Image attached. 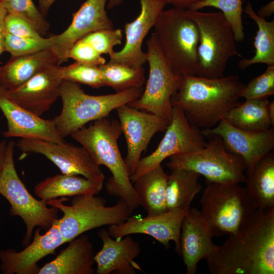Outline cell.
<instances>
[{"label":"cell","mask_w":274,"mask_h":274,"mask_svg":"<svg viewBox=\"0 0 274 274\" xmlns=\"http://www.w3.org/2000/svg\"><path fill=\"white\" fill-rule=\"evenodd\" d=\"M99 67L103 85L111 87L116 92L142 87L145 82L143 67H134L110 61Z\"/></svg>","instance_id":"1f68e13d"},{"label":"cell","mask_w":274,"mask_h":274,"mask_svg":"<svg viewBox=\"0 0 274 274\" xmlns=\"http://www.w3.org/2000/svg\"><path fill=\"white\" fill-rule=\"evenodd\" d=\"M122 133L119 121L107 117L83 126L70 136L89 152L97 164L110 170L112 176L105 184L108 193L122 198L133 212L140 205L118 147Z\"/></svg>","instance_id":"3957f363"},{"label":"cell","mask_w":274,"mask_h":274,"mask_svg":"<svg viewBox=\"0 0 274 274\" xmlns=\"http://www.w3.org/2000/svg\"><path fill=\"white\" fill-rule=\"evenodd\" d=\"M103 183L95 182L79 175L57 174L38 183L34 192L40 199L47 200L80 194L96 195Z\"/></svg>","instance_id":"484cf974"},{"label":"cell","mask_w":274,"mask_h":274,"mask_svg":"<svg viewBox=\"0 0 274 274\" xmlns=\"http://www.w3.org/2000/svg\"><path fill=\"white\" fill-rule=\"evenodd\" d=\"M7 12L0 1V55L5 51V37L6 33L5 21Z\"/></svg>","instance_id":"b9f144b4"},{"label":"cell","mask_w":274,"mask_h":274,"mask_svg":"<svg viewBox=\"0 0 274 274\" xmlns=\"http://www.w3.org/2000/svg\"><path fill=\"white\" fill-rule=\"evenodd\" d=\"M97 235L102 242V247L94 256L96 274H110L114 271L119 274H134L136 269L141 270L134 261L140 253V246L130 235L114 239L108 230L101 228Z\"/></svg>","instance_id":"603a6c76"},{"label":"cell","mask_w":274,"mask_h":274,"mask_svg":"<svg viewBox=\"0 0 274 274\" xmlns=\"http://www.w3.org/2000/svg\"><path fill=\"white\" fill-rule=\"evenodd\" d=\"M141 11L132 21L124 25L126 42L121 50L110 56V61L134 67H143L147 62L146 52L142 50L144 39L154 27L166 5L159 0H140Z\"/></svg>","instance_id":"ffe728a7"},{"label":"cell","mask_w":274,"mask_h":274,"mask_svg":"<svg viewBox=\"0 0 274 274\" xmlns=\"http://www.w3.org/2000/svg\"><path fill=\"white\" fill-rule=\"evenodd\" d=\"M269 117L272 126L274 125V101H270L268 106Z\"/></svg>","instance_id":"bcb514c9"},{"label":"cell","mask_w":274,"mask_h":274,"mask_svg":"<svg viewBox=\"0 0 274 274\" xmlns=\"http://www.w3.org/2000/svg\"><path fill=\"white\" fill-rule=\"evenodd\" d=\"M146 44V60L149 66L146 86L141 96L128 105L169 123L173 110L171 98L180 88L183 77L174 71L165 59L154 32Z\"/></svg>","instance_id":"8fae6325"},{"label":"cell","mask_w":274,"mask_h":274,"mask_svg":"<svg viewBox=\"0 0 274 274\" xmlns=\"http://www.w3.org/2000/svg\"><path fill=\"white\" fill-rule=\"evenodd\" d=\"M40 12L45 16L47 14L50 8L55 1V0H38Z\"/></svg>","instance_id":"ee69618b"},{"label":"cell","mask_w":274,"mask_h":274,"mask_svg":"<svg viewBox=\"0 0 274 274\" xmlns=\"http://www.w3.org/2000/svg\"><path fill=\"white\" fill-rule=\"evenodd\" d=\"M166 187L165 202L167 211L188 209L201 190L200 175L186 169H171Z\"/></svg>","instance_id":"f1b7e54d"},{"label":"cell","mask_w":274,"mask_h":274,"mask_svg":"<svg viewBox=\"0 0 274 274\" xmlns=\"http://www.w3.org/2000/svg\"><path fill=\"white\" fill-rule=\"evenodd\" d=\"M198 32L196 76L217 78L224 76L229 60L241 55L232 29L221 12L186 10Z\"/></svg>","instance_id":"52a82bcc"},{"label":"cell","mask_w":274,"mask_h":274,"mask_svg":"<svg viewBox=\"0 0 274 274\" xmlns=\"http://www.w3.org/2000/svg\"><path fill=\"white\" fill-rule=\"evenodd\" d=\"M165 131L155 151L140 160L130 177L132 183L141 175L161 165L165 159L199 150L207 144L201 130L190 124L183 112L177 108H173L171 120Z\"/></svg>","instance_id":"7c38bea8"},{"label":"cell","mask_w":274,"mask_h":274,"mask_svg":"<svg viewBox=\"0 0 274 274\" xmlns=\"http://www.w3.org/2000/svg\"><path fill=\"white\" fill-rule=\"evenodd\" d=\"M168 177L161 165L141 175L132 183L139 205L148 215L167 211L165 192Z\"/></svg>","instance_id":"83f0119b"},{"label":"cell","mask_w":274,"mask_h":274,"mask_svg":"<svg viewBox=\"0 0 274 274\" xmlns=\"http://www.w3.org/2000/svg\"><path fill=\"white\" fill-rule=\"evenodd\" d=\"M153 27L163 55L174 71L182 77L196 75L198 32L186 10H163Z\"/></svg>","instance_id":"8992f818"},{"label":"cell","mask_w":274,"mask_h":274,"mask_svg":"<svg viewBox=\"0 0 274 274\" xmlns=\"http://www.w3.org/2000/svg\"><path fill=\"white\" fill-rule=\"evenodd\" d=\"M59 64L50 65L15 89H3L13 101L41 116L60 97L63 80L59 75Z\"/></svg>","instance_id":"ac0fdd59"},{"label":"cell","mask_w":274,"mask_h":274,"mask_svg":"<svg viewBox=\"0 0 274 274\" xmlns=\"http://www.w3.org/2000/svg\"><path fill=\"white\" fill-rule=\"evenodd\" d=\"M200 203V213L213 237L233 233L257 209L245 188L237 183L209 182Z\"/></svg>","instance_id":"9c48e42d"},{"label":"cell","mask_w":274,"mask_h":274,"mask_svg":"<svg viewBox=\"0 0 274 274\" xmlns=\"http://www.w3.org/2000/svg\"><path fill=\"white\" fill-rule=\"evenodd\" d=\"M116 110L126 141L127 154L124 161L131 177L153 136L159 132L165 131L169 123L155 114L128 104Z\"/></svg>","instance_id":"5bb4252c"},{"label":"cell","mask_w":274,"mask_h":274,"mask_svg":"<svg viewBox=\"0 0 274 274\" xmlns=\"http://www.w3.org/2000/svg\"><path fill=\"white\" fill-rule=\"evenodd\" d=\"M67 58L77 62L99 66L106 63V60L88 42L82 39L76 42L69 50Z\"/></svg>","instance_id":"f35d334b"},{"label":"cell","mask_w":274,"mask_h":274,"mask_svg":"<svg viewBox=\"0 0 274 274\" xmlns=\"http://www.w3.org/2000/svg\"><path fill=\"white\" fill-rule=\"evenodd\" d=\"M59 75L63 81H70L98 88L104 86L99 66L76 61L59 67Z\"/></svg>","instance_id":"836d02e7"},{"label":"cell","mask_w":274,"mask_h":274,"mask_svg":"<svg viewBox=\"0 0 274 274\" xmlns=\"http://www.w3.org/2000/svg\"><path fill=\"white\" fill-rule=\"evenodd\" d=\"M59 64V60L51 47L34 53L12 57L1 67L0 87L13 90L23 85L45 68Z\"/></svg>","instance_id":"d4e9b609"},{"label":"cell","mask_w":274,"mask_h":274,"mask_svg":"<svg viewBox=\"0 0 274 274\" xmlns=\"http://www.w3.org/2000/svg\"><path fill=\"white\" fill-rule=\"evenodd\" d=\"M274 94V64L267 65L261 75L251 79L241 91L245 99L268 97Z\"/></svg>","instance_id":"8d00e7d4"},{"label":"cell","mask_w":274,"mask_h":274,"mask_svg":"<svg viewBox=\"0 0 274 274\" xmlns=\"http://www.w3.org/2000/svg\"><path fill=\"white\" fill-rule=\"evenodd\" d=\"M201 130L204 136L220 137L228 151L243 159L246 171L274 149L273 127L261 131H247L223 118L215 126Z\"/></svg>","instance_id":"9a60e30c"},{"label":"cell","mask_w":274,"mask_h":274,"mask_svg":"<svg viewBox=\"0 0 274 274\" xmlns=\"http://www.w3.org/2000/svg\"><path fill=\"white\" fill-rule=\"evenodd\" d=\"M54 41V36L33 39L17 37L6 31L5 51L10 53L12 57L20 56L50 48Z\"/></svg>","instance_id":"e575fe53"},{"label":"cell","mask_w":274,"mask_h":274,"mask_svg":"<svg viewBox=\"0 0 274 274\" xmlns=\"http://www.w3.org/2000/svg\"><path fill=\"white\" fill-rule=\"evenodd\" d=\"M268 97L245 99L226 114L223 119L234 126L250 131L271 128L268 115Z\"/></svg>","instance_id":"f546056e"},{"label":"cell","mask_w":274,"mask_h":274,"mask_svg":"<svg viewBox=\"0 0 274 274\" xmlns=\"http://www.w3.org/2000/svg\"><path fill=\"white\" fill-rule=\"evenodd\" d=\"M165 5H170L173 8L182 9L190 10L191 7L198 2L202 0H159Z\"/></svg>","instance_id":"60d3db41"},{"label":"cell","mask_w":274,"mask_h":274,"mask_svg":"<svg viewBox=\"0 0 274 274\" xmlns=\"http://www.w3.org/2000/svg\"><path fill=\"white\" fill-rule=\"evenodd\" d=\"M124 0H109L107 4L108 9H111L121 5Z\"/></svg>","instance_id":"7dc6e473"},{"label":"cell","mask_w":274,"mask_h":274,"mask_svg":"<svg viewBox=\"0 0 274 274\" xmlns=\"http://www.w3.org/2000/svg\"><path fill=\"white\" fill-rule=\"evenodd\" d=\"M5 25L7 32L17 37L33 39L43 37L29 21L17 15L7 13Z\"/></svg>","instance_id":"ab89813d"},{"label":"cell","mask_w":274,"mask_h":274,"mask_svg":"<svg viewBox=\"0 0 274 274\" xmlns=\"http://www.w3.org/2000/svg\"><path fill=\"white\" fill-rule=\"evenodd\" d=\"M108 1L86 0L74 14L68 27L61 33L54 36L51 48L59 64L68 60L69 50L79 40L95 31L114 28L106 10Z\"/></svg>","instance_id":"d6986e66"},{"label":"cell","mask_w":274,"mask_h":274,"mask_svg":"<svg viewBox=\"0 0 274 274\" xmlns=\"http://www.w3.org/2000/svg\"><path fill=\"white\" fill-rule=\"evenodd\" d=\"M209 138L203 148L173 155L165 165L170 170L194 172L204 176L209 183L245 182L246 166L243 159L228 151L220 137Z\"/></svg>","instance_id":"30bf717a"},{"label":"cell","mask_w":274,"mask_h":274,"mask_svg":"<svg viewBox=\"0 0 274 274\" xmlns=\"http://www.w3.org/2000/svg\"><path fill=\"white\" fill-rule=\"evenodd\" d=\"M7 143L6 141L0 142V175L2 172L5 161Z\"/></svg>","instance_id":"f6af8a7d"},{"label":"cell","mask_w":274,"mask_h":274,"mask_svg":"<svg viewBox=\"0 0 274 274\" xmlns=\"http://www.w3.org/2000/svg\"><path fill=\"white\" fill-rule=\"evenodd\" d=\"M68 200L63 197L46 201L48 205L56 207L63 213L58 219V223L65 243L90 230L121 223L132 213L121 198L112 206H107L105 198L95 195L74 196L71 205L64 203Z\"/></svg>","instance_id":"5b68a950"},{"label":"cell","mask_w":274,"mask_h":274,"mask_svg":"<svg viewBox=\"0 0 274 274\" xmlns=\"http://www.w3.org/2000/svg\"><path fill=\"white\" fill-rule=\"evenodd\" d=\"M16 146L23 153L41 154L52 161L62 174L81 175L103 183L105 176L89 152L82 146L66 142L56 143L40 140L21 139Z\"/></svg>","instance_id":"4fadbf2b"},{"label":"cell","mask_w":274,"mask_h":274,"mask_svg":"<svg viewBox=\"0 0 274 274\" xmlns=\"http://www.w3.org/2000/svg\"><path fill=\"white\" fill-rule=\"evenodd\" d=\"M0 71H1V66H0Z\"/></svg>","instance_id":"c3c4849f"},{"label":"cell","mask_w":274,"mask_h":274,"mask_svg":"<svg viewBox=\"0 0 274 274\" xmlns=\"http://www.w3.org/2000/svg\"><path fill=\"white\" fill-rule=\"evenodd\" d=\"M58 219L44 234L38 227L31 243L20 251L13 249L0 250V269L4 274H38L39 261L55 253L65 244L59 228Z\"/></svg>","instance_id":"2e32d148"},{"label":"cell","mask_w":274,"mask_h":274,"mask_svg":"<svg viewBox=\"0 0 274 274\" xmlns=\"http://www.w3.org/2000/svg\"><path fill=\"white\" fill-rule=\"evenodd\" d=\"M143 87L115 93L92 95L86 94L76 82L63 81L60 87V113L54 117L59 134L64 139L91 121L107 117L113 110L139 98Z\"/></svg>","instance_id":"277c9868"},{"label":"cell","mask_w":274,"mask_h":274,"mask_svg":"<svg viewBox=\"0 0 274 274\" xmlns=\"http://www.w3.org/2000/svg\"><path fill=\"white\" fill-rule=\"evenodd\" d=\"M244 12L253 19L258 26L254 38L255 48L254 55L250 58H243L238 62V67L245 69L249 66L264 63L267 65L274 64V21H267L257 15L252 4L248 2Z\"/></svg>","instance_id":"4dcf8cb0"},{"label":"cell","mask_w":274,"mask_h":274,"mask_svg":"<svg viewBox=\"0 0 274 274\" xmlns=\"http://www.w3.org/2000/svg\"><path fill=\"white\" fill-rule=\"evenodd\" d=\"M188 209L167 211L142 218L130 217L121 223L110 225L108 230L110 235L116 239L132 234H147L166 248L169 247V242L173 241L177 252L180 255L181 225Z\"/></svg>","instance_id":"e0dca14e"},{"label":"cell","mask_w":274,"mask_h":274,"mask_svg":"<svg viewBox=\"0 0 274 274\" xmlns=\"http://www.w3.org/2000/svg\"><path fill=\"white\" fill-rule=\"evenodd\" d=\"M2 0H0V1H1Z\"/></svg>","instance_id":"681fc988"},{"label":"cell","mask_w":274,"mask_h":274,"mask_svg":"<svg viewBox=\"0 0 274 274\" xmlns=\"http://www.w3.org/2000/svg\"><path fill=\"white\" fill-rule=\"evenodd\" d=\"M7 13L22 17L29 21L41 35L49 30V24L32 0H2Z\"/></svg>","instance_id":"d590c367"},{"label":"cell","mask_w":274,"mask_h":274,"mask_svg":"<svg viewBox=\"0 0 274 274\" xmlns=\"http://www.w3.org/2000/svg\"><path fill=\"white\" fill-rule=\"evenodd\" d=\"M0 109L6 117V138L40 140L62 144L65 141L59 133L53 119H45L20 107L5 94L0 87Z\"/></svg>","instance_id":"44dd1931"},{"label":"cell","mask_w":274,"mask_h":274,"mask_svg":"<svg viewBox=\"0 0 274 274\" xmlns=\"http://www.w3.org/2000/svg\"><path fill=\"white\" fill-rule=\"evenodd\" d=\"M204 260L211 274H273L274 208L257 209Z\"/></svg>","instance_id":"6da1fadb"},{"label":"cell","mask_w":274,"mask_h":274,"mask_svg":"<svg viewBox=\"0 0 274 274\" xmlns=\"http://www.w3.org/2000/svg\"><path fill=\"white\" fill-rule=\"evenodd\" d=\"M246 173L245 188L255 208H274L273 152L265 155Z\"/></svg>","instance_id":"4316f807"},{"label":"cell","mask_w":274,"mask_h":274,"mask_svg":"<svg viewBox=\"0 0 274 274\" xmlns=\"http://www.w3.org/2000/svg\"><path fill=\"white\" fill-rule=\"evenodd\" d=\"M52 261L40 267L38 274H93L94 251L88 236L82 234L71 241Z\"/></svg>","instance_id":"cb8c5ba5"},{"label":"cell","mask_w":274,"mask_h":274,"mask_svg":"<svg viewBox=\"0 0 274 274\" xmlns=\"http://www.w3.org/2000/svg\"><path fill=\"white\" fill-rule=\"evenodd\" d=\"M274 12V2L271 1L267 4L261 7L258 11L257 14L259 17L264 18L270 17Z\"/></svg>","instance_id":"7bdbcfd3"},{"label":"cell","mask_w":274,"mask_h":274,"mask_svg":"<svg viewBox=\"0 0 274 274\" xmlns=\"http://www.w3.org/2000/svg\"><path fill=\"white\" fill-rule=\"evenodd\" d=\"M211 230L200 211L189 208L184 217L181 229L180 255L187 274H195L198 262L214 250Z\"/></svg>","instance_id":"7402d4cb"},{"label":"cell","mask_w":274,"mask_h":274,"mask_svg":"<svg viewBox=\"0 0 274 274\" xmlns=\"http://www.w3.org/2000/svg\"><path fill=\"white\" fill-rule=\"evenodd\" d=\"M122 38V30L113 28L95 31L82 39L90 44L101 55L105 54L111 56L115 52L114 47L121 44Z\"/></svg>","instance_id":"74e56055"},{"label":"cell","mask_w":274,"mask_h":274,"mask_svg":"<svg viewBox=\"0 0 274 274\" xmlns=\"http://www.w3.org/2000/svg\"><path fill=\"white\" fill-rule=\"evenodd\" d=\"M205 7H214L221 10L232 29L235 41L240 42L244 40L242 0H202L194 5L190 10H199Z\"/></svg>","instance_id":"d6a6232c"},{"label":"cell","mask_w":274,"mask_h":274,"mask_svg":"<svg viewBox=\"0 0 274 274\" xmlns=\"http://www.w3.org/2000/svg\"><path fill=\"white\" fill-rule=\"evenodd\" d=\"M16 143L7 144L5 161L0 175V194L10 204V215L20 217L26 231L22 244H29L33 231L38 227L46 231L58 219L59 210L48 205L46 201L35 198L20 179L15 168L14 151Z\"/></svg>","instance_id":"ba28073f"},{"label":"cell","mask_w":274,"mask_h":274,"mask_svg":"<svg viewBox=\"0 0 274 274\" xmlns=\"http://www.w3.org/2000/svg\"><path fill=\"white\" fill-rule=\"evenodd\" d=\"M245 85L236 75L217 78L184 76L180 88L171 98V104L183 112L192 125L202 129L211 128L241 103V92Z\"/></svg>","instance_id":"7a4b0ae2"}]
</instances>
